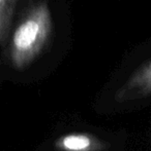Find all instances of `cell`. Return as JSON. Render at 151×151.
<instances>
[{
	"mask_svg": "<svg viewBox=\"0 0 151 151\" xmlns=\"http://www.w3.org/2000/svg\"><path fill=\"white\" fill-rule=\"evenodd\" d=\"M18 0H0V45L5 42Z\"/></svg>",
	"mask_w": 151,
	"mask_h": 151,
	"instance_id": "obj_4",
	"label": "cell"
},
{
	"mask_svg": "<svg viewBox=\"0 0 151 151\" xmlns=\"http://www.w3.org/2000/svg\"><path fill=\"white\" fill-rule=\"evenodd\" d=\"M52 30V14L47 2L31 6L12 33L9 46L12 65L17 70L28 67L44 50Z\"/></svg>",
	"mask_w": 151,
	"mask_h": 151,
	"instance_id": "obj_1",
	"label": "cell"
},
{
	"mask_svg": "<svg viewBox=\"0 0 151 151\" xmlns=\"http://www.w3.org/2000/svg\"><path fill=\"white\" fill-rule=\"evenodd\" d=\"M56 147L60 151H101L104 145L94 136L74 133L59 138Z\"/></svg>",
	"mask_w": 151,
	"mask_h": 151,
	"instance_id": "obj_3",
	"label": "cell"
},
{
	"mask_svg": "<svg viewBox=\"0 0 151 151\" xmlns=\"http://www.w3.org/2000/svg\"><path fill=\"white\" fill-rule=\"evenodd\" d=\"M151 96V60L137 69L116 93L118 102Z\"/></svg>",
	"mask_w": 151,
	"mask_h": 151,
	"instance_id": "obj_2",
	"label": "cell"
}]
</instances>
